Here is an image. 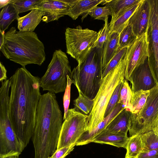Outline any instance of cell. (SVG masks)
I'll list each match as a JSON object with an SVG mask.
<instances>
[{
  "label": "cell",
  "mask_w": 158,
  "mask_h": 158,
  "mask_svg": "<svg viewBox=\"0 0 158 158\" xmlns=\"http://www.w3.org/2000/svg\"><path fill=\"white\" fill-rule=\"evenodd\" d=\"M102 48H93L83 60L72 71L70 78L78 90L94 99L100 86Z\"/></svg>",
  "instance_id": "obj_4"
},
{
  "label": "cell",
  "mask_w": 158,
  "mask_h": 158,
  "mask_svg": "<svg viewBox=\"0 0 158 158\" xmlns=\"http://www.w3.org/2000/svg\"><path fill=\"white\" fill-rule=\"evenodd\" d=\"M127 57V52L117 66L102 79L98 91L94 99L93 109L86 122L85 132H91L104 120L106 110L114 89L125 79Z\"/></svg>",
  "instance_id": "obj_5"
},
{
  "label": "cell",
  "mask_w": 158,
  "mask_h": 158,
  "mask_svg": "<svg viewBox=\"0 0 158 158\" xmlns=\"http://www.w3.org/2000/svg\"><path fill=\"white\" fill-rule=\"evenodd\" d=\"M18 157L14 156V157H8V158H18Z\"/></svg>",
  "instance_id": "obj_43"
},
{
  "label": "cell",
  "mask_w": 158,
  "mask_h": 158,
  "mask_svg": "<svg viewBox=\"0 0 158 158\" xmlns=\"http://www.w3.org/2000/svg\"><path fill=\"white\" fill-rule=\"evenodd\" d=\"M88 115L69 109L67 118L63 122L57 149L76 144L85 132V127Z\"/></svg>",
  "instance_id": "obj_10"
},
{
  "label": "cell",
  "mask_w": 158,
  "mask_h": 158,
  "mask_svg": "<svg viewBox=\"0 0 158 158\" xmlns=\"http://www.w3.org/2000/svg\"><path fill=\"white\" fill-rule=\"evenodd\" d=\"M143 146L140 135H136L129 137L126 149L125 157L136 158L143 151Z\"/></svg>",
  "instance_id": "obj_25"
},
{
  "label": "cell",
  "mask_w": 158,
  "mask_h": 158,
  "mask_svg": "<svg viewBox=\"0 0 158 158\" xmlns=\"http://www.w3.org/2000/svg\"><path fill=\"white\" fill-rule=\"evenodd\" d=\"M67 85L63 98L64 108V120L66 118L68 114L70 102L71 87L72 84H73L69 76H67Z\"/></svg>",
  "instance_id": "obj_36"
},
{
  "label": "cell",
  "mask_w": 158,
  "mask_h": 158,
  "mask_svg": "<svg viewBox=\"0 0 158 158\" xmlns=\"http://www.w3.org/2000/svg\"><path fill=\"white\" fill-rule=\"evenodd\" d=\"M150 15L148 30L153 58L148 64L153 78L158 84V0H149Z\"/></svg>",
  "instance_id": "obj_12"
},
{
  "label": "cell",
  "mask_w": 158,
  "mask_h": 158,
  "mask_svg": "<svg viewBox=\"0 0 158 158\" xmlns=\"http://www.w3.org/2000/svg\"><path fill=\"white\" fill-rule=\"evenodd\" d=\"M136 158H158V149L143 151Z\"/></svg>",
  "instance_id": "obj_38"
},
{
  "label": "cell",
  "mask_w": 158,
  "mask_h": 158,
  "mask_svg": "<svg viewBox=\"0 0 158 158\" xmlns=\"http://www.w3.org/2000/svg\"><path fill=\"white\" fill-rule=\"evenodd\" d=\"M150 52L148 26L146 31L137 36L128 48L125 79L128 81L133 71L150 57Z\"/></svg>",
  "instance_id": "obj_11"
},
{
  "label": "cell",
  "mask_w": 158,
  "mask_h": 158,
  "mask_svg": "<svg viewBox=\"0 0 158 158\" xmlns=\"http://www.w3.org/2000/svg\"><path fill=\"white\" fill-rule=\"evenodd\" d=\"M12 0H0V8L3 7L9 3H11Z\"/></svg>",
  "instance_id": "obj_41"
},
{
  "label": "cell",
  "mask_w": 158,
  "mask_h": 158,
  "mask_svg": "<svg viewBox=\"0 0 158 158\" xmlns=\"http://www.w3.org/2000/svg\"><path fill=\"white\" fill-rule=\"evenodd\" d=\"M143 0L126 9L111 24L109 25V32L110 34L116 32L119 34L128 25L129 20L139 6Z\"/></svg>",
  "instance_id": "obj_22"
},
{
  "label": "cell",
  "mask_w": 158,
  "mask_h": 158,
  "mask_svg": "<svg viewBox=\"0 0 158 158\" xmlns=\"http://www.w3.org/2000/svg\"><path fill=\"white\" fill-rule=\"evenodd\" d=\"M0 81L1 82L7 79V71L1 62L0 63Z\"/></svg>",
  "instance_id": "obj_40"
},
{
  "label": "cell",
  "mask_w": 158,
  "mask_h": 158,
  "mask_svg": "<svg viewBox=\"0 0 158 158\" xmlns=\"http://www.w3.org/2000/svg\"><path fill=\"white\" fill-rule=\"evenodd\" d=\"M119 34L116 32L108 34L102 48V71L108 64L119 50Z\"/></svg>",
  "instance_id": "obj_18"
},
{
  "label": "cell",
  "mask_w": 158,
  "mask_h": 158,
  "mask_svg": "<svg viewBox=\"0 0 158 158\" xmlns=\"http://www.w3.org/2000/svg\"><path fill=\"white\" fill-rule=\"evenodd\" d=\"M9 93H0V157H18L24 148L12 127L9 113Z\"/></svg>",
  "instance_id": "obj_7"
},
{
  "label": "cell",
  "mask_w": 158,
  "mask_h": 158,
  "mask_svg": "<svg viewBox=\"0 0 158 158\" xmlns=\"http://www.w3.org/2000/svg\"><path fill=\"white\" fill-rule=\"evenodd\" d=\"M72 71L66 53L61 49L56 50L43 76L40 78V87L43 91L54 94L65 91L67 76L70 77Z\"/></svg>",
  "instance_id": "obj_6"
},
{
  "label": "cell",
  "mask_w": 158,
  "mask_h": 158,
  "mask_svg": "<svg viewBox=\"0 0 158 158\" xmlns=\"http://www.w3.org/2000/svg\"><path fill=\"white\" fill-rule=\"evenodd\" d=\"M94 19L104 20L109 15H112L111 10L110 8L106 6L102 7L96 6L90 10L87 14Z\"/></svg>",
  "instance_id": "obj_34"
},
{
  "label": "cell",
  "mask_w": 158,
  "mask_h": 158,
  "mask_svg": "<svg viewBox=\"0 0 158 158\" xmlns=\"http://www.w3.org/2000/svg\"><path fill=\"white\" fill-rule=\"evenodd\" d=\"M71 8L67 0H43L35 8L43 12V21L48 23L68 15Z\"/></svg>",
  "instance_id": "obj_13"
},
{
  "label": "cell",
  "mask_w": 158,
  "mask_h": 158,
  "mask_svg": "<svg viewBox=\"0 0 158 158\" xmlns=\"http://www.w3.org/2000/svg\"><path fill=\"white\" fill-rule=\"evenodd\" d=\"M150 15L149 0L142 2L129 19L128 24L132 27L137 36L144 32L149 25Z\"/></svg>",
  "instance_id": "obj_15"
},
{
  "label": "cell",
  "mask_w": 158,
  "mask_h": 158,
  "mask_svg": "<svg viewBox=\"0 0 158 158\" xmlns=\"http://www.w3.org/2000/svg\"><path fill=\"white\" fill-rule=\"evenodd\" d=\"M108 17L104 20L103 27L98 32L97 36L93 48H102L104 44L106 41L109 32V23L108 22Z\"/></svg>",
  "instance_id": "obj_33"
},
{
  "label": "cell",
  "mask_w": 158,
  "mask_h": 158,
  "mask_svg": "<svg viewBox=\"0 0 158 158\" xmlns=\"http://www.w3.org/2000/svg\"><path fill=\"white\" fill-rule=\"evenodd\" d=\"M143 146V151L158 149V133L152 131L140 134Z\"/></svg>",
  "instance_id": "obj_30"
},
{
  "label": "cell",
  "mask_w": 158,
  "mask_h": 158,
  "mask_svg": "<svg viewBox=\"0 0 158 158\" xmlns=\"http://www.w3.org/2000/svg\"><path fill=\"white\" fill-rule=\"evenodd\" d=\"M125 158H127V157H125Z\"/></svg>",
  "instance_id": "obj_44"
},
{
  "label": "cell",
  "mask_w": 158,
  "mask_h": 158,
  "mask_svg": "<svg viewBox=\"0 0 158 158\" xmlns=\"http://www.w3.org/2000/svg\"><path fill=\"white\" fill-rule=\"evenodd\" d=\"M137 37L132 26L128 24L119 34V49L130 47Z\"/></svg>",
  "instance_id": "obj_29"
},
{
  "label": "cell",
  "mask_w": 158,
  "mask_h": 158,
  "mask_svg": "<svg viewBox=\"0 0 158 158\" xmlns=\"http://www.w3.org/2000/svg\"><path fill=\"white\" fill-rule=\"evenodd\" d=\"M131 113L124 108L110 122L105 129L110 131L127 134L130 127Z\"/></svg>",
  "instance_id": "obj_20"
},
{
  "label": "cell",
  "mask_w": 158,
  "mask_h": 158,
  "mask_svg": "<svg viewBox=\"0 0 158 158\" xmlns=\"http://www.w3.org/2000/svg\"><path fill=\"white\" fill-rule=\"evenodd\" d=\"M63 117L55 94L41 95L31 137L34 158H50L57 149Z\"/></svg>",
  "instance_id": "obj_2"
},
{
  "label": "cell",
  "mask_w": 158,
  "mask_h": 158,
  "mask_svg": "<svg viewBox=\"0 0 158 158\" xmlns=\"http://www.w3.org/2000/svg\"><path fill=\"white\" fill-rule=\"evenodd\" d=\"M141 0H110L105 4L110 9L111 19L109 25L112 24L126 9L139 2Z\"/></svg>",
  "instance_id": "obj_23"
},
{
  "label": "cell",
  "mask_w": 158,
  "mask_h": 158,
  "mask_svg": "<svg viewBox=\"0 0 158 158\" xmlns=\"http://www.w3.org/2000/svg\"><path fill=\"white\" fill-rule=\"evenodd\" d=\"M124 108V106L122 104L118 103L112 112L94 130L90 132H85L82 135L77 142L76 145H82L91 143L93 139L105 129L112 120Z\"/></svg>",
  "instance_id": "obj_16"
},
{
  "label": "cell",
  "mask_w": 158,
  "mask_h": 158,
  "mask_svg": "<svg viewBox=\"0 0 158 158\" xmlns=\"http://www.w3.org/2000/svg\"><path fill=\"white\" fill-rule=\"evenodd\" d=\"M123 82L118 84L114 89L106 110L104 115V118L112 112L117 104Z\"/></svg>",
  "instance_id": "obj_35"
},
{
  "label": "cell",
  "mask_w": 158,
  "mask_h": 158,
  "mask_svg": "<svg viewBox=\"0 0 158 158\" xmlns=\"http://www.w3.org/2000/svg\"><path fill=\"white\" fill-rule=\"evenodd\" d=\"M97 34L96 31L82 29L80 26L67 28L65 33L67 53L80 63L93 48Z\"/></svg>",
  "instance_id": "obj_9"
},
{
  "label": "cell",
  "mask_w": 158,
  "mask_h": 158,
  "mask_svg": "<svg viewBox=\"0 0 158 158\" xmlns=\"http://www.w3.org/2000/svg\"><path fill=\"white\" fill-rule=\"evenodd\" d=\"M109 0H75L71 7L68 15L73 20L83 14L86 15L92 9L99 4H106Z\"/></svg>",
  "instance_id": "obj_21"
},
{
  "label": "cell",
  "mask_w": 158,
  "mask_h": 158,
  "mask_svg": "<svg viewBox=\"0 0 158 158\" xmlns=\"http://www.w3.org/2000/svg\"><path fill=\"white\" fill-rule=\"evenodd\" d=\"M5 34V31L0 30V50L4 56L6 58V55L4 48Z\"/></svg>",
  "instance_id": "obj_39"
},
{
  "label": "cell",
  "mask_w": 158,
  "mask_h": 158,
  "mask_svg": "<svg viewBox=\"0 0 158 158\" xmlns=\"http://www.w3.org/2000/svg\"><path fill=\"white\" fill-rule=\"evenodd\" d=\"M19 14L12 1L3 7L0 12V30L5 31L14 20L19 17Z\"/></svg>",
  "instance_id": "obj_24"
},
{
  "label": "cell",
  "mask_w": 158,
  "mask_h": 158,
  "mask_svg": "<svg viewBox=\"0 0 158 158\" xmlns=\"http://www.w3.org/2000/svg\"><path fill=\"white\" fill-rule=\"evenodd\" d=\"M43 0H12V3L18 13L34 9Z\"/></svg>",
  "instance_id": "obj_31"
},
{
  "label": "cell",
  "mask_w": 158,
  "mask_h": 158,
  "mask_svg": "<svg viewBox=\"0 0 158 158\" xmlns=\"http://www.w3.org/2000/svg\"><path fill=\"white\" fill-rule=\"evenodd\" d=\"M129 139L127 134L114 133L105 129L93 139L91 143L109 144L126 149Z\"/></svg>",
  "instance_id": "obj_17"
},
{
  "label": "cell",
  "mask_w": 158,
  "mask_h": 158,
  "mask_svg": "<svg viewBox=\"0 0 158 158\" xmlns=\"http://www.w3.org/2000/svg\"><path fill=\"white\" fill-rule=\"evenodd\" d=\"M154 131L156 132H157L158 133V121L157 122L156 128H155Z\"/></svg>",
  "instance_id": "obj_42"
},
{
  "label": "cell",
  "mask_w": 158,
  "mask_h": 158,
  "mask_svg": "<svg viewBox=\"0 0 158 158\" xmlns=\"http://www.w3.org/2000/svg\"><path fill=\"white\" fill-rule=\"evenodd\" d=\"M9 113L13 129L25 148L33 134L36 111L41 96L40 78L25 68L18 69L9 79Z\"/></svg>",
  "instance_id": "obj_1"
},
{
  "label": "cell",
  "mask_w": 158,
  "mask_h": 158,
  "mask_svg": "<svg viewBox=\"0 0 158 158\" xmlns=\"http://www.w3.org/2000/svg\"><path fill=\"white\" fill-rule=\"evenodd\" d=\"M150 93V90H141L133 93L131 100V110L133 114L139 112L144 106L148 97Z\"/></svg>",
  "instance_id": "obj_26"
},
{
  "label": "cell",
  "mask_w": 158,
  "mask_h": 158,
  "mask_svg": "<svg viewBox=\"0 0 158 158\" xmlns=\"http://www.w3.org/2000/svg\"><path fill=\"white\" fill-rule=\"evenodd\" d=\"M158 121V84L150 93L142 109L131 114L129 130L130 137L154 131Z\"/></svg>",
  "instance_id": "obj_8"
},
{
  "label": "cell",
  "mask_w": 158,
  "mask_h": 158,
  "mask_svg": "<svg viewBox=\"0 0 158 158\" xmlns=\"http://www.w3.org/2000/svg\"><path fill=\"white\" fill-rule=\"evenodd\" d=\"M76 144L57 149L50 158H64L74 149Z\"/></svg>",
  "instance_id": "obj_37"
},
{
  "label": "cell",
  "mask_w": 158,
  "mask_h": 158,
  "mask_svg": "<svg viewBox=\"0 0 158 158\" xmlns=\"http://www.w3.org/2000/svg\"><path fill=\"white\" fill-rule=\"evenodd\" d=\"M149 58L133 71L128 80L131 84L133 93L141 90H150L156 85L149 66Z\"/></svg>",
  "instance_id": "obj_14"
},
{
  "label": "cell",
  "mask_w": 158,
  "mask_h": 158,
  "mask_svg": "<svg viewBox=\"0 0 158 158\" xmlns=\"http://www.w3.org/2000/svg\"><path fill=\"white\" fill-rule=\"evenodd\" d=\"M128 48H124L118 50L113 57L106 66L102 69V79L116 67L123 59L127 52Z\"/></svg>",
  "instance_id": "obj_32"
},
{
  "label": "cell",
  "mask_w": 158,
  "mask_h": 158,
  "mask_svg": "<svg viewBox=\"0 0 158 158\" xmlns=\"http://www.w3.org/2000/svg\"><path fill=\"white\" fill-rule=\"evenodd\" d=\"M78 97L73 101L74 108L86 115H89L91 112L94 104V99H91L85 96L80 90Z\"/></svg>",
  "instance_id": "obj_27"
},
{
  "label": "cell",
  "mask_w": 158,
  "mask_h": 158,
  "mask_svg": "<svg viewBox=\"0 0 158 158\" xmlns=\"http://www.w3.org/2000/svg\"><path fill=\"white\" fill-rule=\"evenodd\" d=\"M4 48L6 58L21 65H41L46 59L45 47L34 32L17 31L11 27L5 34Z\"/></svg>",
  "instance_id": "obj_3"
},
{
  "label": "cell",
  "mask_w": 158,
  "mask_h": 158,
  "mask_svg": "<svg viewBox=\"0 0 158 158\" xmlns=\"http://www.w3.org/2000/svg\"><path fill=\"white\" fill-rule=\"evenodd\" d=\"M43 12L40 9H34L26 15L17 19L19 31L33 32L42 20Z\"/></svg>",
  "instance_id": "obj_19"
},
{
  "label": "cell",
  "mask_w": 158,
  "mask_h": 158,
  "mask_svg": "<svg viewBox=\"0 0 158 158\" xmlns=\"http://www.w3.org/2000/svg\"><path fill=\"white\" fill-rule=\"evenodd\" d=\"M132 95L133 93L128 81L124 79L122 83L118 103L122 104L127 110L130 112L131 110V102Z\"/></svg>",
  "instance_id": "obj_28"
}]
</instances>
